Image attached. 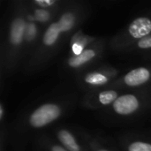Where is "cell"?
I'll return each mask as SVG.
<instances>
[{"label": "cell", "mask_w": 151, "mask_h": 151, "mask_svg": "<svg viewBox=\"0 0 151 151\" xmlns=\"http://www.w3.org/2000/svg\"><path fill=\"white\" fill-rule=\"evenodd\" d=\"M86 16L87 7L83 4L65 2L55 19L42 31L38 45L26 62L25 72L28 74L42 68L57 53L65 39L77 31Z\"/></svg>", "instance_id": "cell-1"}, {"label": "cell", "mask_w": 151, "mask_h": 151, "mask_svg": "<svg viewBox=\"0 0 151 151\" xmlns=\"http://www.w3.org/2000/svg\"><path fill=\"white\" fill-rule=\"evenodd\" d=\"M27 13L28 6L25 3L17 2L15 4L1 50V67L6 73L15 71L24 58V37Z\"/></svg>", "instance_id": "cell-2"}, {"label": "cell", "mask_w": 151, "mask_h": 151, "mask_svg": "<svg viewBox=\"0 0 151 151\" xmlns=\"http://www.w3.org/2000/svg\"><path fill=\"white\" fill-rule=\"evenodd\" d=\"M151 35V10L134 19L110 42L113 50L125 52L134 42Z\"/></svg>", "instance_id": "cell-3"}, {"label": "cell", "mask_w": 151, "mask_h": 151, "mask_svg": "<svg viewBox=\"0 0 151 151\" xmlns=\"http://www.w3.org/2000/svg\"><path fill=\"white\" fill-rule=\"evenodd\" d=\"M151 103V91L138 89L121 94L110 106L112 114L120 117H130L142 111Z\"/></svg>", "instance_id": "cell-4"}, {"label": "cell", "mask_w": 151, "mask_h": 151, "mask_svg": "<svg viewBox=\"0 0 151 151\" xmlns=\"http://www.w3.org/2000/svg\"><path fill=\"white\" fill-rule=\"evenodd\" d=\"M119 71L110 65H102L97 68L83 72L78 77V82L81 88L88 92L110 88V86L118 79Z\"/></svg>", "instance_id": "cell-5"}, {"label": "cell", "mask_w": 151, "mask_h": 151, "mask_svg": "<svg viewBox=\"0 0 151 151\" xmlns=\"http://www.w3.org/2000/svg\"><path fill=\"white\" fill-rule=\"evenodd\" d=\"M65 111V105L58 102H47L33 110L27 118L31 129H41L57 121Z\"/></svg>", "instance_id": "cell-6"}, {"label": "cell", "mask_w": 151, "mask_h": 151, "mask_svg": "<svg viewBox=\"0 0 151 151\" xmlns=\"http://www.w3.org/2000/svg\"><path fill=\"white\" fill-rule=\"evenodd\" d=\"M105 41L104 39H97L95 42L90 44L81 54L76 56H68L65 60V67L72 72L82 73L84 69L90 66L99 60L105 49Z\"/></svg>", "instance_id": "cell-7"}, {"label": "cell", "mask_w": 151, "mask_h": 151, "mask_svg": "<svg viewBox=\"0 0 151 151\" xmlns=\"http://www.w3.org/2000/svg\"><path fill=\"white\" fill-rule=\"evenodd\" d=\"M148 85H151V65L135 67L125 74L119 76L110 86V88H134L138 90Z\"/></svg>", "instance_id": "cell-8"}, {"label": "cell", "mask_w": 151, "mask_h": 151, "mask_svg": "<svg viewBox=\"0 0 151 151\" xmlns=\"http://www.w3.org/2000/svg\"><path fill=\"white\" fill-rule=\"evenodd\" d=\"M121 95L119 89L115 88H103L88 92L82 99L84 107L98 110L110 107L117 98Z\"/></svg>", "instance_id": "cell-9"}, {"label": "cell", "mask_w": 151, "mask_h": 151, "mask_svg": "<svg viewBox=\"0 0 151 151\" xmlns=\"http://www.w3.org/2000/svg\"><path fill=\"white\" fill-rule=\"evenodd\" d=\"M42 34V28H41V26L34 20L28 8L27 23L24 37V58H27L28 59L33 54L39 43Z\"/></svg>", "instance_id": "cell-10"}, {"label": "cell", "mask_w": 151, "mask_h": 151, "mask_svg": "<svg viewBox=\"0 0 151 151\" xmlns=\"http://www.w3.org/2000/svg\"><path fill=\"white\" fill-rule=\"evenodd\" d=\"M96 40L97 38L86 35L81 30H77L70 38L69 56H76L81 54L85 49H87Z\"/></svg>", "instance_id": "cell-11"}, {"label": "cell", "mask_w": 151, "mask_h": 151, "mask_svg": "<svg viewBox=\"0 0 151 151\" xmlns=\"http://www.w3.org/2000/svg\"><path fill=\"white\" fill-rule=\"evenodd\" d=\"M56 137L58 143L61 144L67 151H87L80 142L75 135L66 128H60L56 132Z\"/></svg>", "instance_id": "cell-12"}, {"label": "cell", "mask_w": 151, "mask_h": 151, "mask_svg": "<svg viewBox=\"0 0 151 151\" xmlns=\"http://www.w3.org/2000/svg\"><path fill=\"white\" fill-rule=\"evenodd\" d=\"M61 7L58 8V9H50H50H41V8L34 7L30 4H28L29 12H30V14L33 17L34 20L36 23H38L40 26L46 25V27L55 19V18L57 17Z\"/></svg>", "instance_id": "cell-13"}, {"label": "cell", "mask_w": 151, "mask_h": 151, "mask_svg": "<svg viewBox=\"0 0 151 151\" xmlns=\"http://www.w3.org/2000/svg\"><path fill=\"white\" fill-rule=\"evenodd\" d=\"M125 52L139 54V55H142V56H145L146 54L151 52V35L134 42L133 45H131L129 48H127L125 50Z\"/></svg>", "instance_id": "cell-14"}, {"label": "cell", "mask_w": 151, "mask_h": 151, "mask_svg": "<svg viewBox=\"0 0 151 151\" xmlns=\"http://www.w3.org/2000/svg\"><path fill=\"white\" fill-rule=\"evenodd\" d=\"M126 151H151V142L145 140H132L125 144Z\"/></svg>", "instance_id": "cell-15"}, {"label": "cell", "mask_w": 151, "mask_h": 151, "mask_svg": "<svg viewBox=\"0 0 151 151\" xmlns=\"http://www.w3.org/2000/svg\"><path fill=\"white\" fill-rule=\"evenodd\" d=\"M65 2L60 0H33L29 4L37 8L41 9H58L60 8Z\"/></svg>", "instance_id": "cell-16"}, {"label": "cell", "mask_w": 151, "mask_h": 151, "mask_svg": "<svg viewBox=\"0 0 151 151\" xmlns=\"http://www.w3.org/2000/svg\"><path fill=\"white\" fill-rule=\"evenodd\" d=\"M41 145L44 151H67L61 144L53 142L49 139H42Z\"/></svg>", "instance_id": "cell-17"}, {"label": "cell", "mask_w": 151, "mask_h": 151, "mask_svg": "<svg viewBox=\"0 0 151 151\" xmlns=\"http://www.w3.org/2000/svg\"><path fill=\"white\" fill-rule=\"evenodd\" d=\"M88 146L91 151H112L106 147L102 146L100 143H98L95 140H88Z\"/></svg>", "instance_id": "cell-18"}, {"label": "cell", "mask_w": 151, "mask_h": 151, "mask_svg": "<svg viewBox=\"0 0 151 151\" xmlns=\"http://www.w3.org/2000/svg\"><path fill=\"white\" fill-rule=\"evenodd\" d=\"M4 105L3 104H0V120L3 121L4 119Z\"/></svg>", "instance_id": "cell-19"}, {"label": "cell", "mask_w": 151, "mask_h": 151, "mask_svg": "<svg viewBox=\"0 0 151 151\" xmlns=\"http://www.w3.org/2000/svg\"><path fill=\"white\" fill-rule=\"evenodd\" d=\"M145 58H149V59H151V52L150 53H148V54H146L145 56H143Z\"/></svg>", "instance_id": "cell-20"}]
</instances>
